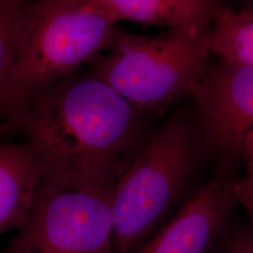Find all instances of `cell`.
Here are the masks:
<instances>
[{
  "instance_id": "1",
  "label": "cell",
  "mask_w": 253,
  "mask_h": 253,
  "mask_svg": "<svg viewBox=\"0 0 253 253\" xmlns=\"http://www.w3.org/2000/svg\"><path fill=\"white\" fill-rule=\"evenodd\" d=\"M141 112L87 75L57 82L30 101L20 129L43 180L64 188H115L146 141Z\"/></svg>"
},
{
  "instance_id": "2",
  "label": "cell",
  "mask_w": 253,
  "mask_h": 253,
  "mask_svg": "<svg viewBox=\"0 0 253 253\" xmlns=\"http://www.w3.org/2000/svg\"><path fill=\"white\" fill-rule=\"evenodd\" d=\"M117 22L89 0L34 2L9 76L6 126L21 128L30 101L108 49Z\"/></svg>"
},
{
  "instance_id": "3",
  "label": "cell",
  "mask_w": 253,
  "mask_h": 253,
  "mask_svg": "<svg viewBox=\"0 0 253 253\" xmlns=\"http://www.w3.org/2000/svg\"><path fill=\"white\" fill-rule=\"evenodd\" d=\"M198 148L195 130L181 113L146 139L116 185L114 253H133L156 232L185 190Z\"/></svg>"
},
{
  "instance_id": "4",
  "label": "cell",
  "mask_w": 253,
  "mask_h": 253,
  "mask_svg": "<svg viewBox=\"0 0 253 253\" xmlns=\"http://www.w3.org/2000/svg\"><path fill=\"white\" fill-rule=\"evenodd\" d=\"M208 36L202 26L168 28L156 36L118 28L110 53L92 62L88 75L107 83L141 113L161 110L192 90L206 72Z\"/></svg>"
},
{
  "instance_id": "5",
  "label": "cell",
  "mask_w": 253,
  "mask_h": 253,
  "mask_svg": "<svg viewBox=\"0 0 253 253\" xmlns=\"http://www.w3.org/2000/svg\"><path fill=\"white\" fill-rule=\"evenodd\" d=\"M115 189L64 188L42 179L0 253H115Z\"/></svg>"
},
{
  "instance_id": "6",
  "label": "cell",
  "mask_w": 253,
  "mask_h": 253,
  "mask_svg": "<svg viewBox=\"0 0 253 253\" xmlns=\"http://www.w3.org/2000/svg\"><path fill=\"white\" fill-rule=\"evenodd\" d=\"M208 144L222 153L241 151L253 129V68L228 63L206 70L190 91Z\"/></svg>"
},
{
  "instance_id": "7",
  "label": "cell",
  "mask_w": 253,
  "mask_h": 253,
  "mask_svg": "<svg viewBox=\"0 0 253 253\" xmlns=\"http://www.w3.org/2000/svg\"><path fill=\"white\" fill-rule=\"evenodd\" d=\"M233 183L217 175L133 253H212L226 232L235 201Z\"/></svg>"
},
{
  "instance_id": "8",
  "label": "cell",
  "mask_w": 253,
  "mask_h": 253,
  "mask_svg": "<svg viewBox=\"0 0 253 253\" xmlns=\"http://www.w3.org/2000/svg\"><path fill=\"white\" fill-rule=\"evenodd\" d=\"M42 180L27 143L0 141V236L21 226Z\"/></svg>"
},
{
  "instance_id": "9",
  "label": "cell",
  "mask_w": 253,
  "mask_h": 253,
  "mask_svg": "<svg viewBox=\"0 0 253 253\" xmlns=\"http://www.w3.org/2000/svg\"><path fill=\"white\" fill-rule=\"evenodd\" d=\"M117 23L127 20L146 26L172 28L206 27L217 8L213 0H89Z\"/></svg>"
},
{
  "instance_id": "10",
  "label": "cell",
  "mask_w": 253,
  "mask_h": 253,
  "mask_svg": "<svg viewBox=\"0 0 253 253\" xmlns=\"http://www.w3.org/2000/svg\"><path fill=\"white\" fill-rule=\"evenodd\" d=\"M214 20L213 29L208 31L210 51L224 62L253 68V9L217 8Z\"/></svg>"
},
{
  "instance_id": "11",
  "label": "cell",
  "mask_w": 253,
  "mask_h": 253,
  "mask_svg": "<svg viewBox=\"0 0 253 253\" xmlns=\"http://www.w3.org/2000/svg\"><path fill=\"white\" fill-rule=\"evenodd\" d=\"M29 0H0V112L6 123L7 90L33 7Z\"/></svg>"
},
{
  "instance_id": "12",
  "label": "cell",
  "mask_w": 253,
  "mask_h": 253,
  "mask_svg": "<svg viewBox=\"0 0 253 253\" xmlns=\"http://www.w3.org/2000/svg\"><path fill=\"white\" fill-rule=\"evenodd\" d=\"M221 253H253V228H239L230 233Z\"/></svg>"
},
{
  "instance_id": "13",
  "label": "cell",
  "mask_w": 253,
  "mask_h": 253,
  "mask_svg": "<svg viewBox=\"0 0 253 253\" xmlns=\"http://www.w3.org/2000/svg\"><path fill=\"white\" fill-rule=\"evenodd\" d=\"M241 152L244 155L247 164V175L242 180L238 182L248 188L253 189V129L245 137Z\"/></svg>"
},
{
  "instance_id": "14",
  "label": "cell",
  "mask_w": 253,
  "mask_h": 253,
  "mask_svg": "<svg viewBox=\"0 0 253 253\" xmlns=\"http://www.w3.org/2000/svg\"><path fill=\"white\" fill-rule=\"evenodd\" d=\"M233 190L236 203H239L244 208L253 228V189L248 188L237 181L233 183Z\"/></svg>"
},
{
  "instance_id": "15",
  "label": "cell",
  "mask_w": 253,
  "mask_h": 253,
  "mask_svg": "<svg viewBox=\"0 0 253 253\" xmlns=\"http://www.w3.org/2000/svg\"><path fill=\"white\" fill-rule=\"evenodd\" d=\"M5 129H7L6 123H5V118H4L3 114L0 112V134H1Z\"/></svg>"
}]
</instances>
